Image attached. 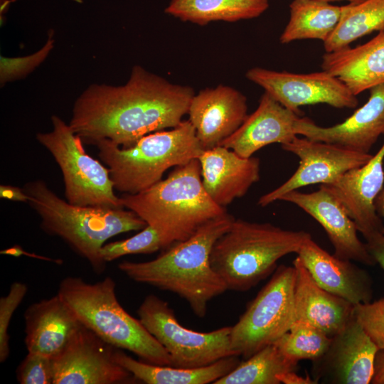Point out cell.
Instances as JSON below:
<instances>
[{"label": "cell", "mask_w": 384, "mask_h": 384, "mask_svg": "<svg viewBox=\"0 0 384 384\" xmlns=\"http://www.w3.org/2000/svg\"><path fill=\"white\" fill-rule=\"evenodd\" d=\"M195 95L134 65L121 86L93 84L76 100L69 125L86 143L107 139L122 148L150 133L177 127Z\"/></svg>", "instance_id": "6da1fadb"}, {"label": "cell", "mask_w": 384, "mask_h": 384, "mask_svg": "<svg viewBox=\"0 0 384 384\" xmlns=\"http://www.w3.org/2000/svg\"><path fill=\"white\" fill-rule=\"evenodd\" d=\"M234 219L225 213L202 225L189 238L171 245L156 258L139 262L123 261L118 269L136 282L177 294L197 316L203 318L209 302L228 290L212 268L210 256L215 241Z\"/></svg>", "instance_id": "7a4b0ae2"}, {"label": "cell", "mask_w": 384, "mask_h": 384, "mask_svg": "<svg viewBox=\"0 0 384 384\" xmlns=\"http://www.w3.org/2000/svg\"><path fill=\"white\" fill-rule=\"evenodd\" d=\"M161 236L166 248L185 240L202 225L227 213L206 191L198 159L178 166L165 179L136 194L119 197Z\"/></svg>", "instance_id": "3957f363"}, {"label": "cell", "mask_w": 384, "mask_h": 384, "mask_svg": "<svg viewBox=\"0 0 384 384\" xmlns=\"http://www.w3.org/2000/svg\"><path fill=\"white\" fill-rule=\"evenodd\" d=\"M28 204L41 218V227L48 234L63 240L85 258L97 274H102L106 262L100 250L110 238L144 229L147 224L132 210L71 204L60 198L42 180L26 183L23 187Z\"/></svg>", "instance_id": "277c9868"}, {"label": "cell", "mask_w": 384, "mask_h": 384, "mask_svg": "<svg viewBox=\"0 0 384 384\" xmlns=\"http://www.w3.org/2000/svg\"><path fill=\"white\" fill-rule=\"evenodd\" d=\"M110 277L95 283L79 277L63 278L58 294L80 323L111 346L129 351L142 361L173 366L171 356L119 304Z\"/></svg>", "instance_id": "5b68a950"}, {"label": "cell", "mask_w": 384, "mask_h": 384, "mask_svg": "<svg viewBox=\"0 0 384 384\" xmlns=\"http://www.w3.org/2000/svg\"><path fill=\"white\" fill-rule=\"evenodd\" d=\"M310 238L304 230L235 218L215 241L210 265L228 290L246 292L273 273L279 260L297 253Z\"/></svg>", "instance_id": "8992f818"}, {"label": "cell", "mask_w": 384, "mask_h": 384, "mask_svg": "<svg viewBox=\"0 0 384 384\" xmlns=\"http://www.w3.org/2000/svg\"><path fill=\"white\" fill-rule=\"evenodd\" d=\"M91 144L96 146L99 158L109 169L114 189L127 194L151 187L169 169L198 159L203 151L188 119L169 130L146 134L129 147L107 139Z\"/></svg>", "instance_id": "52a82bcc"}, {"label": "cell", "mask_w": 384, "mask_h": 384, "mask_svg": "<svg viewBox=\"0 0 384 384\" xmlns=\"http://www.w3.org/2000/svg\"><path fill=\"white\" fill-rule=\"evenodd\" d=\"M51 122L52 130L38 133L36 139L60 169L66 201L77 206L123 208L109 169L86 153L82 139L69 124L55 115Z\"/></svg>", "instance_id": "ba28073f"}, {"label": "cell", "mask_w": 384, "mask_h": 384, "mask_svg": "<svg viewBox=\"0 0 384 384\" xmlns=\"http://www.w3.org/2000/svg\"><path fill=\"white\" fill-rule=\"evenodd\" d=\"M294 266L280 265L231 326L230 347L247 359L273 344L295 321Z\"/></svg>", "instance_id": "9c48e42d"}, {"label": "cell", "mask_w": 384, "mask_h": 384, "mask_svg": "<svg viewBox=\"0 0 384 384\" xmlns=\"http://www.w3.org/2000/svg\"><path fill=\"white\" fill-rule=\"evenodd\" d=\"M137 314L146 330L169 353L174 367L198 368L235 355L230 347L231 326L210 332L185 328L169 303L155 294L144 298Z\"/></svg>", "instance_id": "30bf717a"}, {"label": "cell", "mask_w": 384, "mask_h": 384, "mask_svg": "<svg viewBox=\"0 0 384 384\" xmlns=\"http://www.w3.org/2000/svg\"><path fill=\"white\" fill-rule=\"evenodd\" d=\"M281 146L299 159V166L284 183L259 198L257 204L262 207L300 188L316 183L330 184L349 171L363 166L373 156L299 135Z\"/></svg>", "instance_id": "8fae6325"}, {"label": "cell", "mask_w": 384, "mask_h": 384, "mask_svg": "<svg viewBox=\"0 0 384 384\" xmlns=\"http://www.w3.org/2000/svg\"><path fill=\"white\" fill-rule=\"evenodd\" d=\"M245 76L299 115V107L304 105L323 103L351 109L358 105L357 96L340 79L323 70L297 74L255 67L248 70Z\"/></svg>", "instance_id": "7c38bea8"}, {"label": "cell", "mask_w": 384, "mask_h": 384, "mask_svg": "<svg viewBox=\"0 0 384 384\" xmlns=\"http://www.w3.org/2000/svg\"><path fill=\"white\" fill-rule=\"evenodd\" d=\"M115 347L83 325L53 358V384H122L137 380L114 359Z\"/></svg>", "instance_id": "4fadbf2b"}, {"label": "cell", "mask_w": 384, "mask_h": 384, "mask_svg": "<svg viewBox=\"0 0 384 384\" xmlns=\"http://www.w3.org/2000/svg\"><path fill=\"white\" fill-rule=\"evenodd\" d=\"M378 351L354 316L331 338L325 353L312 361L311 376L317 383H371Z\"/></svg>", "instance_id": "5bb4252c"}, {"label": "cell", "mask_w": 384, "mask_h": 384, "mask_svg": "<svg viewBox=\"0 0 384 384\" xmlns=\"http://www.w3.org/2000/svg\"><path fill=\"white\" fill-rule=\"evenodd\" d=\"M279 201L296 205L316 220L324 229L336 257L365 265L376 264L343 204L324 186L311 193L292 191Z\"/></svg>", "instance_id": "9a60e30c"}, {"label": "cell", "mask_w": 384, "mask_h": 384, "mask_svg": "<svg viewBox=\"0 0 384 384\" xmlns=\"http://www.w3.org/2000/svg\"><path fill=\"white\" fill-rule=\"evenodd\" d=\"M383 162L384 142L366 164L330 184L320 185L340 201L366 242L383 234L375 200L384 185Z\"/></svg>", "instance_id": "2e32d148"}, {"label": "cell", "mask_w": 384, "mask_h": 384, "mask_svg": "<svg viewBox=\"0 0 384 384\" xmlns=\"http://www.w3.org/2000/svg\"><path fill=\"white\" fill-rule=\"evenodd\" d=\"M188 114L202 148L209 149L220 146L244 122L247 98L230 86L206 87L193 95Z\"/></svg>", "instance_id": "e0dca14e"}, {"label": "cell", "mask_w": 384, "mask_h": 384, "mask_svg": "<svg viewBox=\"0 0 384 384\" xmlns=\"http://www.w3.org/2000/svg\"><path fill=\"white\" fill-rule=\"evenodd\" d=\"M367 102L343 122L321 127L308 117H300L295 125L297 135L369 153L384 134V84L372 87Z\"/></svg>", "instance_id": "ac0fdd59"}, {"label": "cell", "mask_w": 384, "mask_h": 384, "mask_svg": "<svg viewBox=\"0 0 384 384\" xmlns=\"http://www.w3.org/2000/svg\"><path fill=\"white\" fill-rule=\"evenodd\" d=\"M297 254L314 281L325 290L354 305L372 301V277L353 261L329 254L312 238L303 243Z\"/></svg>", "instance_id": "d6986e66"}, {"label": "cell", "mask_w": 384, "mask_h": 384, "mask_svg": "<svg viewBox=\"0 0 384 384\" xmlns=\"http://www.w3.org/2000/svg\"><path fill=\"white\" fill-rule=\"evenodd\" d=\"M198 159L206 191L223 208L244 196L260 178L258 158L240 156L223 146L203 150Z\"/></svg>", "instance_id": "ffe728a7"}, {"label": "cell", "mask_w": 384, "mask_h": 384, "mask_svg": "<svg viewBox=\"0 0 384 384\" xmlns=\"http://www.w3.org/2000/svg\"><path fill=\"white\" fill-rule=\"evenodd\" d=\"M300 115L282 105L265 92L257 109L220 146L248 158L267 145L290 142L297 134L295 125Z\"/></svg>", "instance_id": "44dd1931"}, {"label": "cell", "mask_w": 384, "mask_h": 384, "mask_svg": "<svg viewBox=\"0 0 384 384\" xmlns=\"http://www.w3.org/2000/svg\"><path fill=\"white\" fill-rule=\"evenodd\" d=\"M28 352L54 358L82 324L57 294L31 304L24 312Z\"/></svg>", "instance_id": "7402d4cb"}, {"label": "cell", "mask_w": 384, "mask_h": 384, "mask_svg": "<svg viewBox=\"0 0 384 384\" xmlns=\"http://www.w3.org/2000/svg\"><path fill=\"white\" fill-rule=\"evenodd\" d=\"M292 264L296 320L306 321L331 338L354 317L355 305L321 287L298 256Z\"/></svg>", "instance_id": "603a6c76"}, {"label": "cell", "mask_w": 384, "mask_h": 384, "mask_svg": "<svg viewBox=\"0 0 384 384\" xmlns=\"http://www.w3.org/2000/svg\"><path fill=\"white\" fill-rule=\"evenodd\" d=\"M321 68L340 79L356 96L384 84V31L363 45L326 53Z\"/></svg>", "instance_id": "cb8c5ba5"}, {"label": "cell", "mask_w": 384, "mask_h": 384, "mask_svg": "<svg viewBox=\"0 0 384 384\" xmlns=\"http://www.w3.org/2000/svg\"><path fill=\"white\" fill-rule=\"evenodd\" d=\"M114 359L137 380L146 384L213 383L234 370L240 363L238 356L233 355L202 367L178 368L137 361L117 348Z\"/></svg>", "instance_id": "d4e9b609"}, {"label": "cell", "mask_w": 384, "mask_h": 384, "mask_svg": "<svg viewBox=\"0 0 384 384\" xmlns=\"http://www.w3.org/2000/svg\"><path fill=\"white\" fill-rule=\"evenodd\" d=\"M269 6V0H170L164 12L184 22L206 26L255 18Z\"/></svg>", "instance_id": "484cf974"}, {"label": "cell", "mask_w": 384, "mask_h": 384, "mask_svg": "<svg viewBox=\"0 0 384 384\" xmlns=\"http://www.w3.org/2000/svg\"><path fill=\"white\" fill-rule=\"evenodd\" d=\"M346 8V5H333L326 0H293L280 43L302 39H318L324 43L337 26Z\"/></svg>", "instance_id": "4316f807"}, {"label": "cell", "mask_w": 384, "mask_h": 384, "mask_svg": "<svg viewBox=\"0 0 384 384\" xmlns=\"http://www.w3.org/2000/svg\"><path fill=\"white\" fill-rule=\"evenodd\" d=\"M384 31V0L348 3L329 37L324 42L326 53L341 50L374 31Z\"/></svg>", "instance_id": "83f0119b"}, {"label": "cell", "mask_w": 384, "mask_h": 384, "mask_svg": "<svg viewBox=\"0 0 384 384\" xmlns=\"http://www.w3.org/2000/svg\"><path fill=\"white\" fill-rule=\"evenodd\" d=\"M297 361L284 356L271 344L240 362L231 372L214 384H279L278 376L296 370Z\"/></svg>", "instance_id": "f1b7e54d"}, {"label": "cell", "mask_w": 384, "mask_h": 384, "mask_svg": "<svg viewBox=\"0 0 384 384\" xmlns=\"http://www.w3.org/2000/svg\"><path fill=\"white\" fill-rule=\"evenodd\" d=\"M330 341L331 337L316 326L295 320L289 330L273 344L291 359L314 361L325 353Z\"/></svg>", "instance_id": "f546056e"}, {"label": "cell", "mask_w": 384, "mask_h": 384, "mask_svg": "<svg viewBox=\"0 0 384 384\" xmlns=\"http://www.w3.org/2000/svg\"><path fill=\"white\" fill-rule=\"evenodd\" d=\"M164 248L166 246L160 234L154 228L146 225L131 238L105 244L100 250V256L107 263L122 256L149 254Z\"/></svg>", "instance_id": "4dcf8cb0"}, {"label": "cell", "mask_w": 384, "mask_h": 384, "mask_svg": "<svg viewBox=\"0 0 384 384\" xmlns=\"http://www.w3.org/2000/svg\"><path fill=\"white\" fill-rule=\"evenodd\" d=\"M28 292V287L21 282H14L8 294L0 299V361L4 363L10 354L9 328L14 311Z\"/></svg>", "instance_id": "1f68e13d"}, {"label": "cell", "mask_w": 384, "mask_h": 384, "mask_svg": "<svg viewBox=\"0 0 384 384\" xmlns=\"http://www.w3.org/2000/svg\"><path fill=\"white\" fill-rule=\"evenodd\" d=\"M354 315L379 350H384V297L355 305Z\"/></svg>", "instance_id": "d6a6232c"}, {"label": "cell", "mask_w": 384, "mask_h": 384, "mask_svg": "<svg viewBox=\"0 0 384 384\" xmlns=\"http://www.w3.org/2000/svg\"><path fill=\"white\" fill-rule=\"evenodd\" d=\"M53 358L28 352L19 364L16 377L21 384H53Z\"/></svg>", "instance_id": "836d02e7"}, {"label": "cell", "mask_w": 384, "mask_h": 384, "mask_svg": "<svg viewBox=\"0 0 384 384\" xmlns=\"http://www.w3.org/2000/svg\"><path fill=\"white\" fill-rule=\"evenodd\" d=\"M53 41L49 37L46 44L37 53L23 58L1 57V82L16 79L26 75L38 66L53 48Z\"/></svg>", "instance_id": "e575fe53"}, {"label": "cell", "mask_w": 384, "mask_h": 384, "mask_svg": "<svg viewBox=\"0 0 384 384\" xmlns=\"http://www.w3.org/2000/svg\"><path fill=\"white\" fill-rule=\"evenodd\" d=\"M366 245L375 263L384 270V234L367 242Z\"/></svg>", "instance_id": "d590c367"}, {"label": "cell", "mask_w": 384, "mask_h": 384, "mask_svg": "<svg viewBox=\"0 0 384 384\" xmlns=\"http://www.w3.org/2000/svg\"><path fill=\"white\" fill-rule=\"evenodd\" d=\"M0 198L13 201H19L28 203V196L26 193L23 188L11 185L0 186Z\"/></svg>", "instance_id": "8d00e7d4"}, {"label": "cell", "mask_w": 384, "mask_h": 384, "mask_svg": "<svg viewBox=\"0 0 384 384\" xmlns=\"http://www.w3.org/2000/svg\"><path fill=\"white\" fill-rule=\"evenodd\" d=\"M0 253L1 255H9L13 257H21V256H27L29 257H33L38 260H41L47 262H53L58 265H60L63 263V261L60 259H53L51 257H48L46 256L36 255L34 253H30L26 250H24L20 245H15L11 247L2 250L0 251Z\"/></svg>", "instance_id": "74e56055"}, {"label": "cell", "mask_w": 384, "mask_h": 384, "mask_svg": "<svg viewBox=\"0 0 384 384\" xmlns=\"http://www.w3.org/2000/svg\"><path fill=\"white\" fill-rule=\"evenodd\" d=\"M278 379L281 383L284 384H317L311 375H300L295 370L282 373L278 376Z\"/></svg>", "instance_id": "f35d334b"}, {"label": "cell", "mask_w": 384, "mask_h": 384, "mask_svg": "<svg viewBox=\"0 0 384 384\" xmlns=\"http://www.w3.org/2000/svg\"><path fill=\"white\" fill-rule=\"evenodd\" d=\"M373 384H384V350H379L376 354Z\"/></svg>", "instance_id": "ab89813d"}, {"label": "cell", "mask_w": 384, "mask_h": 384, "mask_svg": "<svg viewBox=\"0 0 384 384\" xmlns=\"http://www.w3.org/2000/svg\"><path fill=\"white\" fill-rule=\"evenodd\" d=\"M375 207L378 215L383 221V234H384V185L375 198Z\"/></svg>", "instance_id": "60d3db41"}, {"label": "cell", "mask_w": 384, "mask_h": 384, "mask_svg": "<svg viewBox=\"0 0 384 384\" xmlns=\"http://www.w3.org/2000/svg\"><path fill=\"white\" fill-rule=\"evenodd\" d=\"M326 1H330V2H332V1H347L348 3H352V4H358V3H361L365 0H326Z\"/></svg>", "instance_id": "b9f144b4"}]
</instances>
